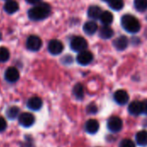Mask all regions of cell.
<instances>
[{"label": "cell", "instance_id": "obj_18", "mask_svg": "<svg viewBox=\"0 0 147 147\" xmlns=\"http://www.w3.org/2000/svg\"><path fill=\"white\" fill-rule=\"evenodd\" d=\"M99 35L102 39L108 40L114 35V30L109 27V25H104L99 30Z\"/></svg>", "mask_w": 147, "mask_h": 147}, {"label": "cell", "instance_id": "obj_34", "mask_svg": "<svg viewBox=\"0 0 147 147\" xmlns=\"http://www.w3.org/2000/svg\"><path fill=\"white\" fill-rule=\"evenodd\" d=\"M5 1H7V0H5Z\"/></svg>", "mask_w": 147, "mask_h": 147}, {"label": "cell", "instance_id": "obj_3", "mask_svg": "<svg viewBox=\"0 0 147 147\" xmlns=\"http://www.w3.org/2000/svg\"><path fill=\"white\" fill-rule=\"evenodd\" d=\"M71 48L77 53L83 52L84 50H87L88 47V43L87 40L81 36H75L71 39V43H70Z\"/></svg>", "mask_w": 147, "mask_h": 147}, {"label": "cell", "instance_id": "obj_29", "mask_svg": "<svg viewBox=\"0 0 147 147\" xmlns=\"http://www.w3.org/2000/svg\"><path fill=\"white\" fill-rule=\"evenodd\" d=\"M142 106H143V114L147 115V99L142 102Z\"/></svg>", "mask_w": 147, "mask_h": 147}, {"label": "cell", "instance_id": "obj_33", "mask_svg": "<svg viewBox=\"0 0 147 147\" xmlns=\"http://www.w3.org/2000/svg\"><path fill=\"white\" fill-rule=\"evenodd\" d=\"M146 19H147V16H146Z\"/></svg>", "mask_w": 147, "mask_h": 147}, {"label": "cell", "instance_id": "obj_24", "mask_svg": "<svg viewBox=\"0 0 147 147\" xmlns=\"http://www.w3.org/2000/svg\"><path fill=\"white\" fill-rule=\"evenodd\" d=\"M19 109L16 106H12L10 108H9L7 110H6V115L9 119L10 120H13L15 118H16L19 115Z\"/></svg>", "mask_w": 147, "mask_h": 147}, {"label": "cell", "instance_id": "obj_12", "mask_svg": "<svg viewBox=\"0 0 147 147\" xmlns=\"http://www.w3.org/2000/svg\"><path fill=\"white\" fill-rule=\"evenodd\" d=\"M27 107L34 111L40 110L42 107V100L38 96H33L28 100Z\"/></svg>", "mask_w": 147, "mask_h": 147}, {"label": "cell", "instance_id": "obj_16", "mask_svg": "<svg viewBox=\"0 0 147 147\" xmlns=\"http://www.w3.org/2000/svg\"><path fill=\"white\" fill-rule=\"evenodd\" d=\"M83 29H84V32L86 34L92 35V34H94L97 31L98 26H97V24L94 21H90V22H85L84 24Z\"/></svg>", "mask_w": 147, "mask_h": 147}, {"label": "cell", "instance_id": "obj_32", "mask_svg": "<svg viewBox=\"0 0 147 147\" xmlns=\"http://www.w3.org/2000/svg\"><path fill=\"white\" fill-rule=\"evenodd\" d=\"M1 36H2V35H1V33H0V39H1Z\"/></svg>", "mask_w": 147, "mask_h": 147}, {"label": "cell", "instance_id": "obj_5", "mask_svg": "<svg viewBox=\"0 0 147 147\" xmlns=\"http://www.w3.org/2000/svg\"><path fill=\"white\" fill-rule=\"evenodd\" d=\"M108 128L109 131L113 133H117L120 132L122 129L123 127V122L121 119L118 116H112L109 119L108 123H107Z\"/></svg>", "mask_w": 147, "mask_h": 147}, {"label": "cell", "instance_id": "obj_27", "mask_svg": "<svg viewBox=\"0 0 147 147\" xmlns=\"http://www.w3.org/2000/svg\"><path fill=\"white\" fill-rule=\"evenodd\" d=\"M87 112L90 115H95L97 112V107L94 104V103H90L88 107H87Z\"/></svg>", "mask_w": 147, "mask_h": 147}, {"label": "cell", "instance_id": "obj_19", "mask_svg": "<svg viewBox=\"0 0 147 147\" xmlns=\"http://www.w3.org/2000/svg\"><path fill=\"white\" fill-rule=\"evenodd\" d=\"M113 20H114V16L111 12L102 11L100 16V21L103 25H110L113 22Z\"/></svg>", "mask_w": 147, "mask_h": 147}, {"label": "cell", "instance_id": "obj_31", "mask_svg": "<svg viewBox=\"0 0 147 147\" xmlns=\"http://www.w3.org/2000/svg\"><path fill=\"white\" fill-rule=\"evenodd\" d=\"M102 1H103V2H108V3H109V2L110 0H102Z\"/></svg>", "mask_w": 147, "mask_h": 147}, {"label": "cell", "instance_id": "obj_26", "mask_svg": "<svg viewBox=\"0 0 147 147\" xmlns=\"http://www.w3.org/2000/svg\"><path fill=\"white\" fill-rule=\"evenodd\" d=\"M119 147H135V144L130 139H124L120 143Z\"/></svg>", "mask_w": 147, "mask_h": 147}, {"label": "cell", "instance_id": "obj_8", "mask_svg": "<svg viewBox=\"0 0 147 147\" xmlns=\"http://www.w3.org/2000/svg\"><path fill=\"white\" fill-rule=\"evenodd\" d=\"M18 121L23 127H30L34 123V116L30 113H22L20 115Z\"/></svg>", "mask_w": 147, "mask_h": 147}, {"label": "cell", "instance_id": "obj_22", "mask_svg": "<svg viewBox=\"0 0 147 147\" xmlns=\"http://www.w3.org/2000/svg\"><path fill=\"white\" fill-rule=\"evenodd\" d=\"M109 7L114 10H121L124 7V2L123 0H110L109 2Z\"/></svg>", "mask_w": 147, "mask_h": 147}, {"label": "cell", "instance_id": "obj_15", "mask_svg": "<svg viewBox=\"0 0 147 147\" xmlns=\"http://www.w3.org/2000/svg\"><path fill=\"white\" fill-rule=\"evenodd\" d=\"M85 130L90 134H95L99 130V123L95 119H90L85 123Z\"/></svg>", "mask_w": 147, "mask_h": 147}, {"label": "cell", "instance_id": "obj_25", "mask_svg": "<svg viewBox=\"0 0 147 147\" xmlns=\"http://www.w3.org/2000/svg\"><path fill=\"white\" fill-rule=\"evenodd\" d=\"M9 51L5 47H0V63H4L9 59Z\"/></svg>", "mask_w": 147, "mask_h": 147}, {"label": "cell", "instance_id": "obj_11", "mask_svg": "<svg viewBox=\"0 0 147 147\" xmlns=\"http://www.w3.org/2000/svg\"><path fill=\"white\" fill-rule=\"evenodd\" d=\"M128 112L132 115H140L143 114V106L142 102L140 101H134L128 106Z\"/></svg>", "mask_w": 147, "mask_h": 147}, {"label": "cell", "instance_id": "obj_1", "mask_svg": "<svg viewBox=\"0 0 147 147\" xmlns=\"http://www.w3.org/2000/svg\"><path fill=\"white\" fill-rule=\"evenodd\" d=\"M51 13V6L47 3H38L28 9V16L31 21H42L49 16Z\"/></svg>", "mask_w": 147, "mask_h": 147}, {"label": "cell", "instance_id": "obj_14", "mask_svg": "<svg viewBox=\"0 0 147 147\" xmlns=\"http://www.w3.org/2000/svg\"><path fill=\"white\" fill-rule=\"evenodd\" d=\"M3 9L6 13L12 15L19 9L18 3L15 0H7L3 5Z\"/></svg>", "mask_w": 147, "mask_h": 147}, {"label": "cell", "instance_id": "obj_6", "mask_svg": "<svg viewBox=\"0 0 147 147\" xmlns=\"http://www.w3.org/2000/svg\"><path fill=\"white\" fill-rule=\"evenodd\" d=\"M47 49L52 55H59L63 52L64 45L59 40H52L48 43Z\"/></svg>", "mask_w": 147, "mask_h": 147}, {"label": "cell", "instance_id": "obj_4", "mask_svg": "<svg viewBox=\"0 0 147 147\" xmlns=\"http://www.w3.org/2000/svg\"><path fill=\"white\" fill-rule=\"evenodd\" d=\"M26 47L29 51L37 52L42 47V41L40 37L36 35H29L26 40Z\"/></svg>", "mask_w": 147, "mask_h": 147}, {"label": "cell", "instance_id": "obj_2", "mask_svg": "<svg viewBox=\"0 0 147 147\" xmlns=\"http://www.w3.org/2000/svg\"><path fill=\"white\" fill-rule=\"evenodd\" d=\"M121 26L130 34H136L140 30V23L139 20L135 16L129 14L124 15L121 17Z\"/></svg>", "mask_w": 147, "mask_h": 147}, {"label": "cell", "instance_id": "obj_10", "mask_svg": "<svg viewBox=\"0 0 147 147\" xmlns=\"http://www.w3.org/2000/svg\"><path fill=\"white\" fill-rule=\"evenodd\" d=\"M114 99L118 104L125 105V104L127 103V102L129 100V96H128V93L126 90H119L115 91V93L114 94Z\"/></svg>", "mask_w": 147, "mask_h": 147}, {"label": "cell", "instance_id": "obj_7", "mask_svg": "<svg viewBox=\"0 0 147 147\" xmlns=\"http://www.w3.org/2000/svg\"><path fill=\"white\" fill-rule=\"evenodd\" d=\"M93 54L91 52L88 50H84L83 52L78 53L77 56V62L81 65H87L93 60Z\"/></svg>", "mask_w": 147, "mask_h": 147}, {"label": "cell", "instance_id": "obj_9", "mask_svg": "<svg viewBox=\"0 0 147 147\" xmlns=\"http://www.w3.org/2000/svg\"><path fill=\"white\" fill-rule=\"evenodd\" d=\"M20 78V73L16 67H9L4 72V78L9 83H15Z\"/></svg>", "mask_w": 147, "mask_h": 147}, {"label": "cell", "instance_id": "obj_21", "mask_svg": "<svg viewBox=\"0 0 147 147\" xmlns=\"http://www.w3.org/2000/svg\"><path fill=\"white\" fill-rule=\"evenodd\" d=\"M72 92H73L74 96H75L78 100L83 99L84 93V87H83V85H82L81 84H77L73 87Z\"/></svg>", "mask_w": 147, "mask_h": 147}, {"label": "cell", "instance_id": "obj_17", "mask_svg": "<svg viewBox=\"0 0 147 147\" xmlns=\"http://www.w3.org/2000/svg\"><path fill=\"white\" fill-rule=\"evenodd\" d=\"M102 13V9L97 5L90 6L88 9V16L92 20H97L100 19V16Z\"/></svg>", "mask_w": 147, "mask_h": 147}, {"label": "cell", "instance_id": "obj_23", "mask_svg": "<svg viewBox=\"0 0 147 147\" xmlns=\"http://www.w3.org/2000/svg\"><path fill=\"white\" fill-rule=\"evenodd\" d=\"M134 8L140 11L144 12L147 9V0H134Z\"/></svg>", "mask_w": 147, "mask_h": 147}, {"label": "cell", "instance_id": "obj_20", "mask_svg": "<svg viewBox=\"0 0 147 147\" xmlns=\"http://www.w3.org/2000/svg\"><path fill=\"white\" fill-rule=\"evenodd\" d=\"M136 142L138 145L141 146H147V131L143 130L139 132L136 134Z\"/></svg>", "mask_w": 147, "mask_h": 147}, {"label": "cell", "instance_id": "obj_28", "mask_svg": "<svg viewBox=\"0 0 147 147\" xmlns=\"http://www.w3.org/2000/svg\"><path fill=\"white\" fill-rule=\"evenodd\" d=\"M6 127H7L6 121L4 120V118H3V117L0 116V132L4 131L6 129Z\"/></svg>", "mask_w": 147, "mask_h": 147}, {"label": "cell", "instance_id": "obj_13", "mask_svg": "<svg viewBox=\"0 0 147 147\" xmlns=\"http://www.w3.org/2000/svg\"><path fill=\"white\" fill-rule=\"evenodd\" d=\"M128 43H129V41H128L127 37V36H124V35H121V36L116 38V39L114 40L113 45H114V47H115L117 50H119V51H123V50H125V49L127 47Z\"/></svg>", "mask_w": 147, "mask_h": 147}, {"label": "cell", "instance_id": "obj_30", "mask_svg": "<svg viewBox=\"0 0 147 147\" xmlns=\"http://www.w3.org/2000/svg\"><path fill=\"white\" fill-rule=\"evenodd\" d=\"M40 0H26V2L30 3V4H36V3H40Z\"/></svg>", "mask_w": 147, "mask_h": 147}]
</instances>
